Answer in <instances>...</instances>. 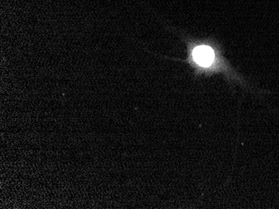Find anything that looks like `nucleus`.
<instances>
[{
	"instance_id": "nucleus-1",
	"label": "nucleus",
	"mask_w": 279,
	"mask_h": 209,
	"mask_svg": "<svg viewBox=\"0 0 279 209\" xmlns=\"http://www.w3.org/2000/svg\"><path fill=\"white\" fill-rule=\"evenodd\" d=\"M193 62L202 68L211 67L215 60V53L211 47L206 45L196 46L192 51Z\"/></svg>"
}]
</instances>
